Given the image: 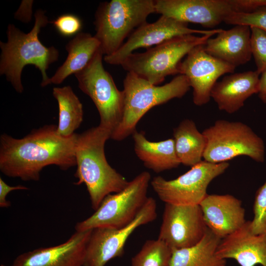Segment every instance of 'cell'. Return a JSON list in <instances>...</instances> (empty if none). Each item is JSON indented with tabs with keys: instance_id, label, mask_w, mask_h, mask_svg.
Returning a JSON list of instances; mask_svg holds the SVG:
<instances>
[{
	"instance_id": "cell-4",
	"label": "cell",
	"mask_w": 266,
	"mask_h": 266,
	"mask_svg": "<svg viewBox=\"0 0 266 266\" xmlns=\"http://www.w3.org/2000/svg\"><path fill=\"white\" fill-rule=\"evenodd\" d=\"M124 111L122 120L111 139L122 141L136 131L141 118L153 107L182 98L190 89L187 77L180 74L162 86L151 84L127 72L123 81Z\"/></svg>"
},
{
	"instance_id": "cell-1",
	"label": "cell",
	"mask_w": 266,
	"mask_h": 266,
	"mask_svg": "<svg viewBox=\"0 0 266 266\" xmlns=\"http://www.w3.org/2000/svg\"><path fill=\"white\" fill-rule=\"evenodd\" d=\"M57 126L46 125L22 138L6 133L0 137V170L5 175L28 181H38L46 166L56 165L66 170L76 166L77 133L64 137Z\"/></svg>"
},
{
	"instance_id": "cell-14",
	"label": "cell",
	"mask_w": 266,
	"mask_h": 266,
	"mask_svg": "<svg viewBox=\"0 0 266 266\" xmlns=\"http://www.w3.org/2000/svg\"><path fill=\"white\" fill-rule=\"evenodd\" d=\"M207 229L200 205L165 203L158 238L172 249L188 248L198 243Z\"/></svg>"
},
{
	"instance_id": "cell-9",
	"label": "cell",
	"mask_w": 266,
	"mask_h": 266,
	"mask_svg": "<svg viewBox=\"0 0 266 266\" xmlns=\"http://www.w3.org/2000/svg\"><path fill=\"white\" fill-rule=\"evenodd\" d=\"M103 55L100 49L86 66L74 75L79 89L91 99L99 112V126L112 135L122 120L124 98L123 91L118 89L103 67Z\"/></svg>"
},
{
	"instance_id": "cell-7",
	"label": "cell",
	"mask_w": 266,
	"mask_h": 266,
	"mask_svg": "<svg viewBox=\"0 0 266 266\" xmlns=\"http://www.w3.org/2000/svg\"><path fill=\"white\" fill-rule=\"evenodd\" d=\"M202 133L206 140L204 161L218 164L245 156L258 163L265 162L263 139L241 122L218 120Z\"/></svg>"
},
{
	"instance_id": "cell-12",
	"label": "cell",
	"mask_w": 266,
	"mask_h": 266,
	"mask_svg": "<svg viewBox=\"0 0 266 266\" xmlns=\"http://www.w3.org/2000/svg\"><path fill=\"white\" fill-rule=\"evenodd\" d=\"M155 9L161 15L209 28L244 12L240 0H155Z\"/></svg>"
},
{
	"instance_id": "cell-3",
	"label": "cell",
	"mask_w": 266,
	"mask_h": 266,
	"mask_svg": "<svg viewBox=\"0 0 266 266\" xmlns=\"http://www.w3.org/2000/svg\"><path fill=\"white\" fill-rule=\"evenodd\" d=\"M111 135L109 131L99 125L77 136L74 176L78 181L75 184L86 186L95 211L107 195L121 191L129 183L106 159L105 144Z\"/></svg>"
},
{
	"instance_id": "cell-13",
	"label": "cell",
	"mask_w": 266,
	"mask_h": 266,
	"mask_svg": "<svg viewBox=\"0 0 266 266\" xmlns=\"http://www.w3.org/2000/svg\"><path fill=\"white\" fill-rule=\"evenodd\" d=\"M222 30L191 29L188 27V23L161 15L156 21L152 23L146 22L137 28L115 53L104 56L103 60L108 64L120 66L127 56L138 48L149 49L178 36L195 33L217 34Z\"/></svg>"
},
{
	"instance_id": "cell-17",
	"label": "cell",
	"mask_w": 266,
	"mask_h": 266,
	"mask_svg": "<svg viewBox=\"0 0 266 266\" xmlns=\"http://www.w3.org/2000/svg\"><path fill=\"white\" fill-rule=\"evenodd\" d=\"M199 205L206 226L221 239L246 222L241 201L231 195L207 194Z\"/></svg>"
},
{
	"instance_id": "cell-11",
	"label": "cell",
	"mask_w": 266,
	"mask_h": 266,
	"mask_svg": "<svg viewBox=\"0 0 266 266\" xmlns=\"http://www.w3.org/2000/svg\"><path fill=\"white\" fill-rule=\"evenodd\" d=\"M157 217V203L148 197L133 220L121 228L98 227L93 229L89 240L83 266H104L121 257L129 236L139 227L151 223Z\"/></svg>"
},
{
	"instance_id": "cell-18",
	"label": "cell",
	"mask_w": 266,
	"mask_h": 266,
	"mask_svg": "<svg viewBox=\"0 0 266 266\" xmlns=\"http://www.w3.org/2000/svg\"><path fill=\"white\" fill-rule=\"evenodd\" d=\"M246 221L238 230L222 239L216 255L226 260L233 259L240 266H266V231L255 234Z\"/></svg>"
},
{
	"instance_id": "cell-28",
	"label": "cell",
	"mask_w": 266,
	"mask_h": 266,
	"mask_svg": "<svg viewBox=\"0 0 266 266\" xmlns=\"http://www.w3.org/2000/svg\"><path fill=\"white\" fill-rule=\"evenodd\" d=\"M250 45L257 70L260 74L266 71V31L252 26Z\"/></svg>"
},
{
	"instance_id": "cell-16",
	"label": "cell",
	"mask_w": 266,
	"mask_h": 266,
	"mask_svg": "<svg viewBox=\"0 0 266 266\" xmlns=\"http://www.w3.org/2000/svg\"><path fill=\"white\" fill-rule=\"evenodd\" d=\"M92 230L75 231L65 242L26 252L14 260V266H83Z\"/></svg>"
},
{
	"instance_id": "cell-8",
	"label": "cell",
	"mask_w": 266,
	"mask_h": 266,
	"mask_svg": "<svg viewBox=\"0 0 266 266\" xmlns=\"http://www.w3.org/2000/svg\"><path fill=\"white\" fill-rule=\"evenodd\" d=\"M151 175L143 171L129 181L121 191L107 195L88 218L78 222L75 231L98 227L123 228L136 217L145 204Z\"/></svg>"
},
{
	"instance_id": "cell-21",
	"label": "cell",
	"mask_w": 266,
	"mask_h": 266,
	"mask_svg": "<svg viewBox=\"0 0 266 266\" xmlns=\"http://www.w3.org/2000/svg\"><path fill=\"white\" fill-rule=\"evenodd\" d=\"M132 135L135 153L147 168L159 173L176 168L181 164L173 138L150 141L146 138L144 132L137 131Z\"/></svg>"
},
{
	"instance_id": "cell-27",
	"label": "cell",
	"mask_w": 266,
	"mask_h": 266,
	"mask_svg": "<svg viewBox=\"0 0 266 266\" xmlns=\"http://www.w3.org/2000/svg\"><path fill=\"white\" fill-rule=\"evenodd\" d=\"M254 218L250 221V228L255 234L266 231V180L257 190L253 205Z\"/></svg>"
},
{
	"instance_id": "cell-33",
	"label": "cell",
	"mask_w": 266,
	"mask_h": 266,
	"mask_svg": "<svg viewBox=\"0 0 266 266\" xmlns=\"http://www.w3.org/2000/svg\"><path fill=\"white\" fill-rule=\"evenodd\" d=\"M258 94L262 102L266 103V71L261 74Z\"/></svg>"
},
{
	"instance_id": "cell-31",
	"label": "cell",
	"mask_w": 266,
	"mask_h": 266,
	"mask_svg": "<svg viewBox=\"0 0 266 266\" xmlns=\"http://www.w3.org/2000/svg\"><path fill=\"white\" fill-rule=\"evenodd\" d=\"M28 189V187L20 185L15 186H9L0 177V207L7 208L11 205L10 202L6 200V197L10 192L14 190Z\"/></svg>"
},
{
	"instance_id": "cell-20",
	"label": "cell",
	"mask_w": 266,
	"mask_h": 266,
	"mask_svg": "<svg viewBox=\"0 0 266 266\" xmlns=\"http://www.w3.org/2000/svg\"><path fill=\"white\" fill-rule=\"evenodd\" d=\"M250 36L249 26L235 25L209 38L203 47L209 55L236 67L247 63L252 57Z\"/></svg>"
},
{
	"instance_id": "cell-19",
	"label": "cell",
	"mask_w": 266,
	"mask_h": 266,
	"mask_svg": "<svg viewBox=\"0 0 266 266\" xmlns=\"http://www.w3.org/2000/svg\"><path fill=\"white\" fill-rule=\"evenodd\" d=\"M260 74L257 71L232 73L217 81L211 92V98L220 110L229 114L238 111L251 96L259 90Z\"/></svg>"
},
{
	"instance_id": "cell-32",
	"label": "cell",
	"mask_w": 266,
	"mask_h": 266,
	"mask_svg": "<svg viewBox=\"0 0 266 266\" xmlns=\"http://www.w3.org/2000/svg\"><path fill=\"white\" fill-rule=\"evenodd\" d=\"M33 3V0H22L18 9L14 14L15 19L22 22H29L32 19Z\"/></svg>"
},
{
	"instance_id": "cell-34",
	"label": "cell",
	"mask_w": 266,
	"mask_h": 266,
	"mask_svg": "<svg viewBox=\"0 0 266 266\" xmlns=\"http://www.w3.org/2000/svg\"><path fill=\"white\" fill-rule=\"evenodd\" d=\"M0 266H6V265H1ZM13 266V265H11V266Z\"/></svg>"
},
{
	"instance_id": "cell-6",
	"label": "cell",
	"mask_w": 266,
	"mask_h": 266,
	"mask_svg": "<svg viewBox=\"0 0 266 266\" xmlns=\"http://www.w3.org/2000/svg\"><path fill=\"white\" fill-rule=\"evenodd\" d=\"M213 35L187 34L174 37L144 52L132 53L120 66L127 72L159 85L167 76L179 73L182 59L192 49L204 45Z\"/></svg>"
},
{
	"instance_id": "cell-15",
	"label": "cell",
	"mask_w": 266,
	"mask_h": 266,
	"mask_svg": "<svg viewBox=\"0 0 266 266\" xmlns=\"http://www.w3.org/2000/svg\"><path fill=\"white\" fill-rule=\"evenodd\" d=\"M235 67L208 54L203 45L194 47L179 66V74L185 75L193 88V101L197 106L207 103L211 90L222 75L233 73Z\"/></svg>"
},
{
	"instance_id": "cell-30",
	"label": "cell",
	"mask_w": 266,
	"mask_h": 266,
	"mask_svg": "<svg viewBox=\"0 0 266 266\" xmlns=\"http://www.w3.org/2000/svg\"><path fill=\"white\" fill-rule=\"evenodd\" d=\"M52 23L57 32L62 36H71L80 33L82 28V22L77 15L71 13H65L58 16Z\"/></svg>"
},
{
	"instance_id": "cell-26",
	"label": "cell",
	"mask_w": 266,
	"mask_h": 266,
	"mask_svg": "<svg viewBox=\"0 0 266 266\" xmlns=\"http://www.w3.org/2000/svg\"><path fill=\"white\" fill-rule=\"evenodd\" d=\"M172 250L162 240L149 239L132 259L130 266H170Z\"/></svg>"
},
{
	"instance_id": "cell-24",
	"label": "cell",
	"mask_w": 266,
	"mask_h": 266,
	"mask_svg": "<svg viewBox=\"0 0 266 266\" xmlns=\"http://www.w3.org/2000/svg\"><path fill=\"white\" fill-rule=\"evenodd\" d=\"M173 135L176 153L181 164L192 167L202 161L206 140L193 120H182L173 129Z\"/></svg>"
},
{
	"instance_id": "cell-22",
	"label": "cell",
	"mask_w": 266,
	"mask_h": 266,
	"mask_svg": "<svg viewBox=\"0 0 266 266\" xmlns=\"http://www.w3.org/2000/svg\"><path fill=\"white\" fill-rule=\"evenodd\" d=\"M67 57L50 77L49 84H60L68 76L80 71L100 49L98 40L90 33H79L66 45Z\"/></svg>"
},
{
	"instance_id": "cell-5",
	"label": "cell",
	"mask_w": 266,
	"mask_h": 266,
	"mask_svg": "<svg viewBox=\"0 0 266 266\" xmlns=\"http://www.w3.org/2000/svg\"><path fill=\"white\" fill-rule=\"evenodd\" d=\"M155 13L154 0H111L100 3L95 15V37L104 56L115 53L125 39Z\"/></svg>"
},
{
	"instance_id": "cell-25",
	"label": "cell",
	"mask_w": 266,
	"mask_h": 266,
	"mask_svg": "<svg viewBox=\"0 0 266 266\" xmlns=\"http://www.w3.org/2000/svg\"><path fill=\"white\" fill-rule=\"evenodd\" d=\"M52 94L59 108L57 133L68 137L75 133L83 121V105L70 86L54 87Z\"/></svg>"
},
{
	"instance_id": "cell-10",
	"label": "cell",
	"mask_w": 266,
	"mask_h": 266,
	"mask_svg": "<svg viewBox=\"0 0 266 266\" xmlns=\"http://www.w3.org/2000/svg\"><path fill=\"white\" fill-rule=\"evenodd\" d=\"M228 162L211 163L202 160L172 180L154 177L150 184L159 198L165 203L177 205H199L207 195L210 182L224 173Z\"/></svg>"
},
{
	"instance_id": "cell-23",
	"label": "cell",
	"mask_w": 266,
	"mask_h": 266,
	"mask_svg": "<svg viewBox=\"0 0 266 266\" xmlns=\"http://www.w3.org/2000/svg\"><path fill=\"white\" fill-rule=\"evenodd\" d=\"M221 240L208 228L203 238L197 244L172 249L170 266H226V260L216 253Z\"/></svg>"
},
{
	"instance_id": "cell-2",
	"label": "cell",
	"mask_w": 266,
	"mask_h": 266,
	"mask_svg": "<svg viewBox=\"0 0 266 266\" xmlns=\"http://www.w3.org/2000/svg\"><path fill=\"white\" fill-rule=\"evenodd\" d=\"M35 22L31 31L25 33L12 24L6 31L7 41L0 42V74L4 75L18 93L24 90L21 75L24 67L34 66L40 71L41 86L49 84L47 70L50 65L58 60L59 52L55 47H46L40 41L38 35L41 28L49 23L45 11L38 9L34 13Z\"/></svg>"
},
{
	"instance_id": "cell-29",
	"label": "cell",
	"mask_w": 266,
	"mask_h": 266,
	"mask_svg": "<svg viewBox=\"0 0 266 266\" xmlns=\"http://www.w3.org/2000/svg\"><path fill=\"white\" fill-rule=\"evenodd\" d=\"M233 25L254 26L266 31V6L249 12L234 13L226 18L224 22Z\"/></svg>"
}]
</instances>
